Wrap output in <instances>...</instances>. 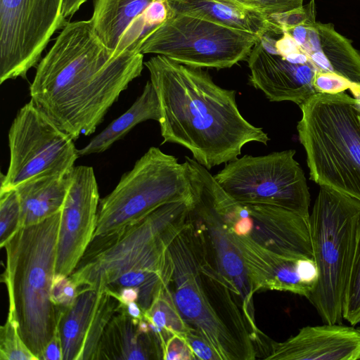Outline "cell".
Returning <instances> with one entry per match:
<instances>
[{
    "label": "cell",
    "instance_id": "obj_4",
    "mask_svg": "<svg viewBox=\"0 0 360 360\" xmlns=\"http://www.w3.org/2000/svg\"><path fill=\"white\" fill-rule=\"evenodd\" d=\"M193 198L163 205L124 229L95 236L70 276L78 290L117 297L124 288L139 290L144 311L165 288L168 246L186 221Z\"/></svg>",
    "mask_w": 360,
    "mask_h": 360
},
{
    "label": "cell",
    "instance_id": "obj_29",
    "mask_svg": "<svg viewBox=\"0 0 360 360\" xmlns=\"http://www.w3.org/2000/svg\"><path fill=\"white\" fill-rule=\"evenodd\" d=\"M0 360H38L21 338L15 322L8 316L0 328Z\"/></svg>",
    "mask_w": 360,
    "mask_h": 360
},
{
    "label": "cell",
    "instance_id": "obj_27",
    "mask_svg": "<svg viewBox=\"0 0 360 360\" xmlns=\"http://www.w3.org/2000/svg\"><path fill=\"white\" fill-rule=\"evenodd\" d=\"M342 316L343 319L347 321L352 326L360 323V221L345 294Z\"/></svg>",
    "mask_w": 360,
    "mask_h": 360
},
{
    "label": "cell",
    "instance_id": "obj_3",
    "mask_svg": "<svg viewBox=\"0 0 360 360\" xmlns=\"http://www.w3.org/2000/svg\"><path fill=\"white\" fill-rule=\"evenodd\" d=\"M168 254L165 287L187 326L219 360L256 359L260 335L248 323L236 290L210 260L188 216L171 240Z\"/></svg>",
    "mask_w": 360,
    "mask_h": 360
},
{
    "label": "cell",
    "instance_id": "obj_20",
    "mask_svg": "<svg viewBox=\"0 0 360 360\" xmlns=\"http://www.w3.org/2000/svg\"><path fill=\"white\" fill-rule=\"evenodd\" d=\"M99 359H162V349L143 316L131 317L122 304L101 337L95 357Z\"/></svg>",
    "mask_w": 360,
    "mask_h": 360
},
{
    "label": "cell",
    "instance_id": "obj_34",
    "mask_svg": "<svg viewBox=\"0 0 360 360\" xmlns=\"http://www.w3.org/2000/svg\"><path fill=\"white\" fill-rule=\"evenodd\" d=\"M162 359L195 360V358L184 335L174 333L164 346Z\"/></svg>",
    "mask_w": 360,
    "mask_h": 360
},
{
    "label": "cell",
    "instance_id": "obj_37",
    "mask_svg": "<svg viewBox=\"0 0 360 360\" xmlns=\"http://www.w3.org/2000/svg\"><path fill=\"white\" fill-rule=\"evenodd\" d=\"M40 360H63V348L58 328L44 348Z\"/></svg>",
    "mask_w": 360,
    "mask_h": 360
},
{
    "label": "cell",
    "instance_id": "obj_13",
    "mask_svg": "<svg viewBox=\"0 0 360 360\" xmlns=\"http://www.w3.org/2000/svg\"><path fill=\"white\" fill-rule=\"evenodd\" d=\"M63 0H0V83L26 78L53 33Z\"/></svg>",
    "mask_w": 360,
    "mask_h": 360
},
{
    "label": "cell",
    "instance_id": "obj_18",
    "mask_svg": "<svg viewBox=\"0 0 360 360\" xmlns=\"http://www.w3.org/2000/svg\"><path fill=\"white\" fill-rule=\"evenodd\" d=\"M230 234L241 253L254 293L278 290L310 299L319 277L314 258L285 257L247 238Z\"/></svg>",
    "mask_w": 360,
    "mask_h": 360
},
{
    "label": "cell",
    "instance_id": "obj_22",
    "mask_svg": "<svg viewBox=\"0 0 360 360\" xmlns=\"http://www.w3.org/2000/svg\"><path fill=\"white\" fill-rule=\"evenodd\" d=\"M175 13L201 16L260 37L282 35L283 30L271 15L248 7L238 0H167Z\"/></svg>",
    "mask_w": 360,
    "mask_h": 360
},
{
    "label": "cell",
    "instance_id": "obj_32",
    "mask_svg": "<svg viewBox=\"0 0 360 360\" xmlns=\"http://www.w3.org/2000/svg\"><path fill=\"white\" fill-rule=\"evenodd\" d=\"M78 295V288L70 276L56 274L52 282L51 299L59 309L70 307Z\"/></svg>",
    "mask_w": 360,
    "mask_h": 360
},
{
    "label": "cell",
    "instance_id": "obj_25",
    "mask_svg": "<svg viewBox=\"0 0 360 360\" xmlns=\"http://www.w3.org/2000/svg\"><path fill=\"white\" fill-rule=\"evenodd\" d=\"M153 0H94V29L104 45L115 55L119 43L131 24Z\"/></svg>",
    "mask_w": 360,
    "mask_h": 360
},
{
    "label": "cell",
    "instance_id": "obj_11",
    "mask_svg": "<svg viewBox=\"0 0 360 360\" xmlns=\"http://www.w3.org/2000/svg\"><path fill=\"white\" fill-rule=\"evenodd\" d=\"M10 159L0 189L45 175L68 174L79 156L74 140L30 101L17 112L8 134Z\"/></svg>",
    "mask_w": 360,
    "mask_h": 360
},
{
    "label": "cell",
    "instance_id": "obj_23",
    "mask_svg": "<svg viewBox=\"0 0 360 360\" xmlns=\"http://www.w3.org/2000/svg\"><path fill=\"white\" fill-rule=\"evenodd\" d=\"M70 184L69 173L38 176L14 188L20 204V227L37 224L60 212Z\"/></svg>",
    "mask_w": 360,
    "mask_h": 360
},
{
    "label": "cell",
    "instance_id": "obj_7",
    "mask_svg": "<svg viewBox=\"0 0 360 360\" xmlns=\"http://www.w3.org/2000/svg\"><path fill=\"white\" fill-rule=\"evenodd\" d=\"M360 221V200L321 185L309 215L318 283L309 300L325 323H341Z\"/></svg>",
    "mask_w": 360,
    "mask_h": 360
},
{
    "label": "cell",
    "instance_id": "obj_12",
    "mask_svg": "<svg viewBox=\"0 0 360 360\" xmlns=\"http://www.w3.org/2000/svg\"><path fill=\"white\" fill-rule=\"evenodd\" d=\"M203 193L231 233L281 255L314 258L309 219L274 205L238 202L215 180Z\"/></svg>",
    "mask_w": 360,
    "mask_h": 360
},
{
    "label": "cell",
    "instance_id": "obj_6",
    "mask_svg": "<svg viewBox=\"0 0 360 360\" xmlns=\"http://www.w3.org/2000/svg\"><path fill=\"white\" fill-rule=\"evenodd\" d=\"M299 106L310 179L360 200V98L316 93Z\"/></svg>",
    "mask_w": 360,
    "mask_h": 360
},
{
    "label": "cell",
    "instance_id": "obj_26",
    "mask_svg": "<svg viewBox=\"0 0 360 360\" xmlns=\"http://www.w3.org/2000/svg\"><path fill=\"white\" fill-rule=\"evenodd\" d=\"M143 318L158 329L185 335L189 327L178 311L171 295L165 287L155 298Z\"/></svg>",
    "mask_w": 360,
    "mask_h": 360
},
{
    "label": "cell",
    "instance_id": "obj_39",
    "mask_svg": "<svg viewBox=\"0 0 360 360\" xmlns=\"http://www.w3.org/2000/svg\"><path fill=\"white\" fill-rule=\"evenodd\" d=\"M86 0H63L62 15L66 19L74 15Z\"/></svg>",
    "mask_w": 360,
    "mask_h": 360
},
{
    "label": "cell",
    "instance_id": "obj_40",
    "mask_svg": "<svg viewBox=\"0 0 360 360\" xmlns=\"http://www.w3.org/2000/svg\"><path fill=\"white\" fill-rule=\"evenodd\" d=\"M127 313L133 318L141 319L143 318V311L137 303V302H132L126 305Z\"/></svg>",
    "mask_w": 360,
    "mask_h": 360
},
{
    "label": "cell",
    "instance_id": "obj_38",
    "mask_svg": "<svg viewBox=\"0 0 360 360\" xmlns=\"http://www.w3.org/2000/svg\"><path fill=\"white\" fill-rule=\"evenodd\" d=\"M117 298L124 305L132 302H137L139 290L133 287L124 288L120 291Z\"/></svg>",
    "mask_w": 360,
    "mask_h": 360
},
{
    "label": "cell",
    "instance_id": "obj_5",
    "mask_svg": "<svg viewBox=\"0 0 360 360\" xmlns=\"http://www.w3.org/2000/svg\"><path fill=\"white\" fill-rule=\"evenodd\" d=\"M61 211L34 225L20 227L5 243L2 282L8 295V317L38 360L58 328L51 299L56 274Z\"/></svg>",
    "mask_w": 360,
    "mask_h": 360
},
{
    "label": "cell",
    "instance_id": "obj_16",
    "mask_svg": "<svg viewBox=\"0 0 360 360\" xmlns=\"http://www.w3.org/2000/svg\"><path fill=\"white\" fill-rule=\"evenodd\" d=\"M122 304L106 292L82 289L70 307L57 308L63 360H95L103 332Z\"/></svg>",
    "mask_w": 360,
    "mask_h": 360
},
{
    "label": "cell",
    "instance_id": "obj_30",
    "mask_svg": "<svg viewBox=\"0 0 360 360\" xmlns=\"http://www.w3.org/2000/svg\"><path fill=\"white\" fill-rule=\"evenodd\" d=\"M313 86L316 93L338 94L349 89L355 98H360V86L345 77L331 72L316 70Z\"/></svg>",
    "mask_w": 360,
    "mask_h": 360
},
{
    "label": "cell",
    "instance_id": "obj_24",
    "mask_svg": "<svg viewBox=\"0 0 360 360\" xmlns=\"http://www.w3.org/2000/svg\"><path fill=\"white\" fill-rule=\"evenodd\" d=\"M160 118L158 96L151 82L148 81L141 94L131 106L94 136L86 146L79 149L78 154L84 156L103 153L124 138L138 124L148 120L159 122Z\"/></svg>",
    "mask_w": 360,
    "mask_h": 360
},
{
    "label": "cell",
    "instance_id": "obj_9",
    "mask_svg": "<svg viewBox=\"0 0 360 360\" xmlns=\"http://www.w3.org/2000/svg\"><path fill=\"white\" fill-rule=\"evenodd\" d=\"M260 38L201 16L174 13L146 35L140 52L193 68H229L247 60Z\"/></svg>",
    "mask_w": 360,
    "mask_h": 360
},
{
    "label": "cell",
    "instance_id": "obj_14",
    "mask_svg": "<svg viewBox=\"0 0 360 360\" xmlns=\"http://www.w3.org/2000/svg\"><path fill=\"white\" fill-rule=\"evenodd\" d=\"M70 184L61 210L56 274L70 276L91 242L100 202L93 167L77 166L70 172Z\"/></svg>",
    "mask_w": 360,
    "mask_h": 360
},
{
    "label": "cell",
    "instance_id": "obj_36",
    "mask_svg": "<svg viewBox=\"0 0 360 360\" xmlns=\"http://www.w3.org/2000/svg\"><path fill=\"white\" fill-rule=\"evenodd\" d=\"M184 337L195 356V360H219L209 344L193 329L189 328Z\"/></svg>",
    "mask_w": 360,
    "mask_h": 360
},
{
    "label": "cell",
    "instance_id": "obj_35",
    "mask_svg": "<svg viewBox=\"0 0 360 360\" xmlns=\"http://www.w3.org/2000/svg\"><path fill=\"white\" fill-rule=\"evenodd\" d=\"M173 13L167 0H153L141 15L149 33L153 29L163 23Z\"/></svg>",
    "mask_w": 360,
    "mask_h": 360
},
{
    "label": "cell",
    "instance_id": "obj_15",
    "mask_svg": "<svg viewBox=\"0 0 360 360\" xmlns=\"http://www.w3.org/2000/svg\"><path fill=\"white\" fill-rule=\"evenodd\" d=\"M191 184V183H190ZM193 203L188 217L199 233L210 260L236 290L245 317L256 335L253 291L241 253L230 233L203 194L191 184Z\"/></svg>",
    "mask_w": 360,
    "mask_h": 360
},
{
    "label": "cell",
    "instance_id": "obj_19",
    "mask_svg": "<svg viewBox=\"0 0 360 360\" xmlns=\"http://www.w3.org/2000/svg\"><path fill=\"white\" fill-rule=\"evenodd\" d=\"M268 360L360 359V332L340 323L305 326L286 340L263 338L258 357Z\"/></svg>",
    "mask_w": 360,
    "mask_h": 360
},
{
    "label": "cell",
    "instance_id": "obj_17",
    "mask_svg": "<svg viewBox=\"0 0 360 360\" xmlns=\"http://www.w3.org/2000/svg\"><path fill=\"white\" fill-rule=\"evenodd\" d=\"M276 41L267 34L255 44L247 59L249 81L270 101H291L300 105L316 94L313 79L316 70L310 62L295 63L281 55Z\"/></svg>",
    "mask_w": 360,
    "mask_h": 360
},
{
    "label": "cell",
    "instance_id": "obj_33",
    "mask_svg": "<svg viewBox=\"0 0 360 360\" xmlns=\"http://www.w3.org/2000/svg\"><path fill=\"white\" fill-rule=\"evenodd\" d=\"M267 15L285 13L303 6L304 0H238Z\"/></svg>",
    "mask_w": 360,
    "mask_h": 360
},
{
    "label": "cell",
    "instance_id": "obj_1",
    "mask_svg": "<svg viewBox=\"0 0 360 360\" xmlns=\"http://www.w3.org/2000/svg\"><path fill=\"white\" fill-rule=\"evenodd\" d=\"M143 64L136 49L115 55L90 20L68 22L37 65L30 101L75 141L96 131Z\"/></svg>",
    "mask_w": 360,
    "mask_h": 360
},
{
    "label": "cell",
    "instance_id": "obj_10",
    "mask_svg": "<svg viewBox=\"0 0 360 360\" xmlns=\"http://www.w3.org/2000/svg\"><path fill=\"white\" fill-rule=\"evenodd\" d=\"M295 155L293 149L245 155L226 163L214 177L238 202L274 205L309 219L310 193Z\"/></svg>",
    "mask_w": 360,
    "mask_h": 360
},
{
    "label": "cell",
    "instance_id": "obj_28",
    "mask_svg": "<svg viewBox=\"0 0 360 360\" xmlns=\"http://www.w3.org/2000/svg\"><path fill=\"white\" fill-rule=\"evenodd\" d=\"M20 228V204L15 188L0 189V247Z\"/></svg>",
    "mask_w": 360,
    "mask_h": 360
},
{
    "label": "cell",
    "instance_id": "obj_2",
    "mask_svg": "<svg viewBox=\"0 0 360 360\" xmlns=\"http://www.w3.org/2000/svg\"><path fill=\"white\" fill-rule=\"evenodd\" d=\"M144 65L160 101L162 144L186 148L208 170L237 159L247 143L267 145L268 134L240 113L236 91L218 86L202 68L160 55Z\"/></svg>",
    "mask_w": 360,
    "mask_h": 360
},
{
    "label": "cell",
    "instance_id": "obj_41",
    "mask_svg": "<svg viewBox=\"0 0 360 360\" xmlns=\"http://www.w3.org/2000/svg\"><path fill=\"white\" fill-rule=\"evenodd\" d=\"M357 329L360 332V327L357 328Z\"/></svg>",
    "mask_w": 360,
    "mask_h": 360
},
{
    "label": "cell",
    "instance_id": "obj_31",
    "mask_svg": "<svg viewBox=\"0 0 360 360\" xmlns=\"http://www.w3.org/2000/svg\"><path fill=\"white\" fill-rule=\"evenodd\" d=\"M269 15L280 25L283 32L300 25H310L316 22L315 1L311 0L307 5L285 13Z\"/></svg>",
    "mask_w": 360,
    "mask_h": 360
},
{
    "label": "cell",
    "instance_id": "obj_8",
    "mask_svg": "<svg viewBox=\"0 0 360 360\" xmlns=\"http://www.w3.org/2000/svg\"><path fill=\"white\" fill-rule=\"evenodd\" d=\"M192 198L186 162L150 147L100 199L94 237L120 231L163 205Z\"/></svg>",
    "mask_w": 360,
    "mask_h": 360
},
{
    "label": "cell",
    "instance_id": "obj_21",
    "mask_svg": "<svg viewBox=\"0 0 360 360\" xmlns=\"http://www.w3.org/2000/svg\"><path fill=\"white\" fill-rule=\"evenodd\" d=\"M300 46L316 70L335 72L360 86V51L333 23L307 25L306 37Z\"/></svg>",
    "mask_w": 360,
    "mask_h": 360
}]
</instances>
